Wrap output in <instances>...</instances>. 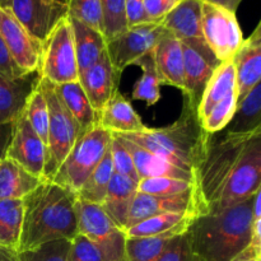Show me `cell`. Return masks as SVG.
Masks as SVG:
<instances>
[{
    "instance_id": "obj_1",
    "label": "cell",
    "mask_w": 261,
    "mask_h": 261,
    "mask_svg": "<svg viewBox=\"0 0 261 261\" xmlns=\"http://www.w3.org/2000/svg\"><path fill=\"white\" fill-rule=\"evenodd\" d=\"M252 198L194 219L185 234L198 261L240 260L251 244Z\"/></svg>"
},
{
    "instance_id": "obj_2",
    "label": "cell",
    "mask_w": 261,
    "mask_h": 261,
    "mask_svg": "<svg viewBox=\"0 0 261 261\" xmlns=\"http://www.w3.org/2000/svg\"><path fill=\"white\" fill-rule=\"evenodd\" d=\"M23 200V223L17 252L78 234L76 195L53 181H42Z\"/></svg>"
},
{
    "instance_id": "obj_3",
    "label": "cell",
    "mask_w": 261,
    "mask_h": 261,
    "mask_svg": "<svg viewBox=\"0 0 261 261\" xmlns=\"http://www.w3.org/2000/svg\"><path fill=\"white\" fill-rule=\"evenodd\" d=\"M121 137L188 171L195 176V180L211 139L199 121L196 107L185 96L182 112L173 124L157 129L147 127L140 133Z\"/></svg>"
},
{
    "instance_id": "obj_4",
    "label": "cell",
    "mask_w": 261,
    "mask_h": 261,
    "mask_svg": "<svg viewBox=\"0 0 261 261\" xmlns=\"http://www.w3.org/2000/svg\"><path fill=\"white\" fill-rule=\"evenodd\" d=\"M261 129L247 134L224 133L219 138L211 135L205 157L196 175V198L201 214L209 213L216 205L227 178L250 140Z\"/></svg>"
},
{
    "instance_id": "obj_5",
    "label": "cell",
    "mask_w": 261,
    "mask_h": 261,
    "mask_svg": "<svg viewBox=\"0 0 261 261\" xmlns=\"http://www.w3.org/2000/svg\"><path fill=\"white\" fill-rule=\"evenodd\" d=\"M111 138L99 125L81 134L51 181L76 195L109 150Z\"/></svg>"
},
{
    "instance_id": "obj_6",
    "label": "cell",
    "mask_w": 261,
    "mask_h": 261,
    "mask_svg": "<svg viewBox=\"0 0 261 261\" xmlns=\"http://www.w3.org/2000/svg\"><path fill=\"white\" fill-rule=\"evenodd\" d=\"M40 88L47 102L50 114L43 180L51 181L82 133L79 125L56 93L54 84L40 78Z\"/></svg>"
},
{
    "instance_id": "obj_7",
    "label": "cell",
    "mask_w": 261,
    "mask_h": 261,
    "mask_svg": "<svg viewBox=\"0 0 261 261\" xmlns=\"http://www.w3.org/2000/svg\"><path fill=\"white\" fill-rule=\"evenodd\" d=\"M75 213L78 233L96 245L105 261H124L126 234L101 205L76 198Z\"/></svg>"
},
{
    "instance_id": "obj_8",
    "label": "cell",
    "mask_w": 261,
    "mask_h": 261,
    "mask_svg": "<svg viewBox=\"0 0 261 261\" xmlns=\"http://www.w3.org/2000/svg\"><path fill=\"white\" fill-rule=\"evenodd\" d=\"M38 73L41 78L54 86L78 81L79 69L69 18L61 20L42 43Z\"/></svg>"
},
{
    "instance_id": "obj_9",
    "label": "cell",
    "mask_w": 261,
    "mask_h": 261,
    "mask_svg": "<svg viewBox=\"0 0 261 261\" xmlns=\"http://www.w3.org/2000/svg\"><path fill=\"white\" fill-rule=\"evenodd\" d=\"M201 36L221 63L231 61L244 42L236 13L201 0Z\"/></svg>"
},
{
    "instance_id": "obj_10",
    "label": "cell",
    "mask_w": 261,
    "mask_h": 261,
    "mask_svg": "<svg viewBox=\"0 0 261 261\" xmlns=\"http://www.w3.org/2000/svg\"><path fill=\"white\" fill-rule=\"evenodd\" d=\"M260 175L261 133H257L245 148L211 212L222 211L252 198L260 190Z\"/></svg>"
},
{
    "instance_id": "obj_11",
    "label": "cell",
    "mask_w": 261,
    "mask_h": 261,
    "mask_svg": "<svg viewBox=\"0 0 261 261\" xmlns=\"http://www.w3.org/2000/svg\"><path fill=\"white\" fill-rule=\"evenodd\" d=\"M166 28L161 22L129 27L117 37L106 42V51L110 61L117 74H121L126 66L150 53L157 45Z\"/></svg>"
},
{
    "instance_id": "obj_12",
    "label": "cell",
    "mask_w": 261,
    "mask_h": 261,
    "mask_svg": "<svg viewBox=\"0 0 261 261\" xmlns=\"http://www.w3.org/2000/svg\"><path fill=\"white\" fill-rule=\"evenodd\" d=\"M184 56V96L198 109L201 94L212 74L221 65L213 51L208 47L203 38L180 40Z\"/></svg>"
},
{
    "instance_id": "obj_13",
    "label": "cell",
    "mask_w": 261,
    "mask_h": 261,
    "mask_svg": "<svg viewBox=\"0 0 261 261\" xmlns=\"http://www.w3.org/2000/svg\"><path fill=\"white\" fill-rule=\"evenodd\" d=\"M0 36L13 61L23 73L40 70L42 43L18 22L9 8H0Z\"/></svg>"
},
{
    "instance_id": "obj_14",
    "label": "cell",
    "mask_w": 261,
    "mask_h": 261,
    "mask_svg": "<svg viewBox=\"0 0 261 261\" xmlns=\"http://www.w3.org/2000/svg\"><path fill=\"white\" fill-rule=\"evenodd\" d=\"M10 12L41 43L68 18V5L56 0H10Z\"/></svg>"
},
{
    "instance_id": "obj_15",
    "label": "cell",
    "mask_w": 261,
    "mask_h": 261,
    "mask_svg": "<svg viewBox=\"0 0 261 261\" xmlns=\"http://www.w3.org/2000/svg\"><path fill=\"white\" fill-rule=\"evenodd\" d=\"M7 158L13 160L33 176L43 180L46 145L33 132L24 112L14 121V129L7 150Z\"/></svg>"
},
{
    "instance_id": "obj_16",
    "label": "cell",
    "mask_w": 261,
    "mask_h": 261,
    "mask_svg": "<svg viewBox=\"0 0 261 261\" xmlns=\"http://www.w3.org/2000/svg\"><path fill=\"white\" fill-rule=\"evenodd\" d=\"M194 212L200 216L196 191L171 196H155L138 193L130 208L125 228L137 224L149 217L165 213H185Z\"/></svg>"
},
{
    "instance_id": "obj_17",
    "label": "cell",
    "mask_w": 261,
    "mask_h": 261,
    "mask_svg": "<svg viewBox=\"0 0 261 261\" xmlns=\"http://www.w3.org/2000/svg\"><path fill=\"white\" fill-rule=\"evenodd\" d=\"M119 78L120 74L115 71L107 51H105L101 59L93 66L79 74L78 82L96 112L97 120L103 107L111 98L115 89L117 88Z\"/></svg>"
},
{
    "instance_id": "obj_18",
    "label": "cell",
    "mask_w": 261,
    "mask_h": 261,
    "mask_svg": "<svg viewBox=\"0 0 261 261\" xmlns=\"http://www.w3.org/2000/svg\"><path fill=\"white\" fill-rule=\"evenodd\" d=\"M236 73L237 102L241 101L261 79V23L244 40L232 59Z\"/></svg>"
},
{
    "instance_id": "obj_19",
    "label": "cell",
    "mask_w": 261,
    "mask_h": 261,
    "mask_svg": "<svg viewBox=\"0 0 261 261\" xmlns=\"http://www.w3.org/2000/svg\"><path fill=\"white\" fill-rule=\"evenodd\" d=\"M40 78L38 71L17 78L0 73V124L15 121L24 112L28 98L37 88Z\"/></svg>"
},
{
    "instance_id": "obj_20",
    "label": "cell",
    "mask_w": 261,
    "mask_h": 261,
    "mask_svg": "<svg viewBox=\"0 0 261 261\" xmlns=\"http://www.w3.org/2000/svg\"><path fill=\"white\" fill-rule=\"evenodd\" d=\"M153 59L161 84L176 87L184 92L185 82L181 41L166 30L153 48Z\"/></svg>"
},
{
    "instance_id": "obj_21",
    "label": "cell",
    "mask_w": 261,
    "mask_h": 261,
    "mask_svg": "<svg viewBox=\"0 0 261 261\" xmlns=\"http://www.w3.org/2000/svg\"><path fill=\"white\" fill-rule=\"evenodd\" d=\"M97 124L111 134L117 135L140 133L147 129L139 115L133 109L132 103L117 88L99 114Z\"/></svg>"
},
{
    "instance_id": "obj_22",
    "label": "cell",
    "mask_w": 261,
    "mask_h": 261,
    "mask_svg": "<svg viewBox=\"0 0 261 261\" xmlns=\"http://www.w3.org/2000/svg\"><path fill=\"white\" fill-rule=\"evenodd\" d=\"M119 137L121 142L124 143L125 147H126V149L129 150L130 154H132L139 181L143 180V178L149 177H171L177 178V180L193 181V182L196 184L195 176L191 175L190 172L172 165L168 161H166L165 158L149 152L145 148L125 139L121 135H119Z\"/></svg>"
},
{
    "instance_id": "obj_23",
    "label": "cell",
    "mask_w": 261,
    "mask_h": 261,
    "mask_svg": "<svg viewBox=\"0 0 261 261\" xmlns=\"http://www.w3.org/2000/svg\"><path fill=\"white\" fill-rule=\"evenodd\" d=\"M198 213H165L149 217L124 229L126 237H177L185 233Z\"/></svg>"
},
{
    "instance_id": "obj_24",
    "label": "cell",
    "mask_w": 261,
    "mask_h": 261,
    "mask_svg": "<svg viewBox=\"0 0 261 261\" xmlns=\"http://www.w3.org/2000/svg\"><path fill=\"white\" fill-rule=\"evenodd\" d=\"M137 194V181L120 173H114L101 206L120 228L125 229L126 227L130 208Z\"/></svg>"
},
{
    "instance_id": "obj_25",
    "label": "cell",
    "mask_w": 261,
    "mask_h": 261,
    "mask_svg": "<svg viewBox=\"0 0 261 261\" xmlns=\"http://www.w3.org/2000/svg\"><path fill=\"white\" fill-rule=\"evenodd\" d=\"M161 23L178 40L203 38L201 0H181Z\"/></svg>"
},
{
    "instance_id": "obj_26",
    "label": "cell",
    "mask_w": 261,
    "mask_h": 261,
    "mask_svg": "<svg viewBox=\"0 0 261 261\" xmlns=\"http://www.w3.org/2000/svg\"><path fill=\"white\" fill-rule=\"evenodd\" d=\"M69 20L73 30L74 48L81 74L88 70L101 59L106 51V40L101 32L83 24L79 20L73 18H69Z\"/></svg>"
},
{
    "instance_id": "obj_27",
    "label": "cell",
    "mask_w": 261,
    "mask_h": 261,
    "mask_svg": "<svg viewBox=\"0 0 261 261\" xmlns=\"http://www.w3.org/2000/svg\"><path fill=\"white\" fill-rule=\"evenodd\" d=\"M236 91V73L233 61L222 63L212 74L196 109L199 121H203L217 103L231 92Z\"/></svg>"
},
{
    "instance_id": "obj_28",
    "label": "cell",
    "mask_w": 261,
    "mask_h": 261,
    "mask_svg": "<svg viewBox=\"0 0 261 261\" xmlns=\"http://www.w3.org/2000/svg\"><path fill=\"white\" fill-rule=\"evenodd\" d=\"M42 181L5 157L0 163V200L25 198Z\"/></svg>"
},
{
    "instance_id": "obj_29",
    "label": "cell",
    "mask_w": 261,
    "mask_h": 261,
    "mask_svg": "<svg viewBox=\"0 0 261 261\" xmlns=\"http://www.w3.org/2000/svg\"><path fill=\"white\" fill-rule=\"evenodd\" d=\"M55 87V91L58 96L60 97L61 102L66 107L76 124L81 127V133L88 132L97 124V115L94 112L93 107L89 103L83 88L78 81L71 82V83L59 84Z\"/></svg>"
},
{
    "instance_id": "obj_30",
    "label": "cell",
    "mask_w": 261,
    "mask_h": 261,
    "mask_svg": "<svg viewBox=\"0 0 261 261\" xmlns=\"http://www.w3.org/2000/svg\"><path fill=\"white\" fill-rule=\"evenodd\" d=\"M261 129V83L256 84L241 101L237 102L233 117L224 133L247 134Z\"/></svg>"
},
{
    "instance_id": "obj_31",
    "label": "cell",
    "mask_w": 261,
    "mask_h": 261,
    "mask_svg": "<svg viewBox=\"0 0 261 261\" xmlns=\"http://www.w3.org/2000/svg\"><path fill=\"white\" fill-rule=\"evenodd\" d=\"M23 200H0V246L18 251L22 233Z\"/></svg>"
},
{
    "instance_id": "obj_32",
    "label": "cell",
    "mask_w": 261,
    "mask_h": 261,
    "mask_svg": "<svg viewBox=\"0 0 261 261\" xmlns=\"http://www.w3.org/2000/svg\"><path fill=\"white\" fill-rule=\"evenodd\" d=\"M114 166H112L111 153H110V148L98 163L93 172L91 173L81 190L76 194V198L81 200L88 201V203L97 204L101 205L103 203V199L106 196L107 190H109L110 182L114 176Z\"/></svg>"
},
{
    "instance_id": "obj_33",
    "label": "cell",
    "mask_w": 261,
    "mask_h": 261,
    "mask_svg": "<svg viewBox=\"0 0 261 261\" xmlns=\"http://www.w3.org/2000/svg\"><path fill=\"white\" fill-rule=\"evenodd\" d=\"M134 65H139L143 69V75L135 83L133 98L145 102L148 107L153 106L161 99V82L155 70L153 50L138 59Z\"/></svg>"
},
{
    "instance_id": "obj_34",
    "label": "cell",
    "mask_w": 261,
    "mask_h": 261,
    "mask_svg": "<svg viewBox=\"0 0 261 261\" xmlns=\"http://www.w3.org/2000/svg\"><path fill=\"white\" fill-rule=\"evenodd\" d=\"M175 237H127L124 261H158Z\"/></svg>"
},
{
    "instance_id": "obj_35",
    "label": "cell",
    "mask_w": 261,
    "mask_h": 261,
    "mask_svg": "<svg viewBox=\"0 0 261 261\" xmlns=\"http://www.w3.org/2000/svg\"><path fill=\"white\" fill-rule=\"evenodd\" d=\"M24 115L33 132L41 138L45 145H47L50 114H48L47 102H46L45 96L40 88V82H38L37 88L32 92V94L28 98L24 109Z\"/></svg>"
},
{
    "instance_id": "obj_36",
    "label": "cell",
    "mask_w": 261,
    "mask_h": 261,
    "mask_svg": "<svg viewBox=\"0 0 261 261\" xmlns=\"http://www.w3.org/2000/svg\"><path fill=\"white\" fill-rule=\"evenodd\" d=\"M196 191V184L193 181L177 180L171 177L143 178L138 182V193L155 196H171Z\"/></svg>"
},
{
    "instance_id": "obj_37",
    "label": "cell",
    "mask_w": 261,
    "mask_h": 261,
    "mask_svg": "<svg viewBox=\"0 0 261 261\" xmlns=\"http://www.w3.org/2000/svg\"><path fill=\"white\" fill-rule=\"evenodd\" d=\"M102 35L110 41L127 30L125 15V0H101Z\"/></svg>"
},
{
    "instance_id": "obj_38",
    "label": "cell",
    "mask_w": 261,
    "mask_h": 261,
    "mask_svg": "<svg viewBox=\"0 0 261 261\" xmlns=\"http://www.w3.org/2000/svg\"><path fill=\"white\" fill-rule=\"evenodd\" d=\"M237 107V91L231 92L219 103L212 109L208 116L200 122L203 129L209 135H216L223 132L233 117Z\"/></svg>"
},
{
    "instance_id": "obj_39",
    "label": "cell",
    "mask_w": 261,
    "mask_h": 261,
    "mask_svg": "<svg viewBox=\"0 0 261 261\" xmlns=\"http://www.w3.org/2000/svg\"><path fill=\"white\" fill-rule=\"evenodd\" d=\"M68 17L102 33L101 0H68Z\"/></svg>"
},
{
    "instance_id": "obj_40",
    "label": "cell",
    "mask_w": 261,
    "mask_h": 261,
    "mask_svg": "<svg viewBox=\"0 0 261 261\" xmlns=\"http://www.w3.org/2000/svg\"><path fill=\"white\" fill-rule=\"evenodd\" d=\"M70 240H55L36 249L18 252L19 261H68Z\"/></svg>"
},
{
    "instance_id": "obj_41",
    "label": "cell",
    "mask_w": 261,
    "mask_h": 261,
    "mask_svg": "<svg viewBox=\"0 0 261 261\" xmlns=\"http://www.w3.org/2000/svg\"><path fill=\"white\" fill-rule=\"evenodd\" d=\"M110 153H111L112 166H114L115 172L120 173L122 176H126V177L139 182V177H138L132 154L126 149L124 143L121 142L119 135L112 134L111 144H110Z\"/></svg>"
},
{
    "instance_id": "obj_42",
    "label": "cell",
    "mask_w": 261,
    "mask_h": 261,
    "mask_svg": "<svg viewBox=\"0 0 261 261\" xmlns=\"http://www.w3.org/2000/svg\"><path fill=\"white\" fill-rule=\"evenodd\" d=\"M68 261H105L93 242L82 234H76L70 244Z\"/></svg>"
},
{
    "instance_id": "obj_43",
    "label": "cell",
    "mask_w": 261,
    "mask_h": 261,
    "mask_svg": "<svg viewBox=\"0 0 261 261\" xmlns=\"http://www.w3.org/2000/svg\"><path fill=\"white\" fill-rule=\"evenodd\" d=\"M158 261H198V259L191 251L186 234L184 233L172 239Z\"/></svg>"
},
{
    "instance_id": "obj_44",
    "label": "cell",
    "mask_w": 261,
    "mask_h": 261,
    "mask_svg": "<svg viewBox=\"0 0 261 261\" xmlns=\"http://www.w3.org/2000/svg\"><path fill=\"white\" fill-rule=\"evenodd\" d=\"M125 15L127 28L154 23V20H152V18L148 15L143 0H125Z\"/></svg>"
},
{
    "instance_id": "obj_45",
    "label": "cell",
    "mask_w": 261,
    "mask_h": 261,
    "mask_svg": "<svg viewBox=\"0 0 261 261\" xmlns=\"http://www.w3.org/2000/svg\"><path fill=\"white\" fill-rule=\"evenodd\" d=\"M148 15L154 22H162L163 18L181 2V0H143Z\"/></svg>"
},
{
    "instance_id": "obj_46",
    "label": "cell",
    "mask_w": 261,
    "mask_h": 261,
    "mask_svg": "<svg viewBox=\"0 0 261 261\" xmlns=\"http://www.w3.org/2000/svg\"><path fill=\"white\" fill-rule=\"evenodd\" d=\"M0 73L7 76H12V78L25 75L13 61L12 56L8 53V48L5 46L4 41H3L2 36H0Z\"/></svg>"
},
{
    "instance_id": "obj_47",
    "label": "cell",
    "mask_w": 261,
    "mask_h": 261,
    "mask_svg": "<svg viewBox=\"0 0 261 261\" xmlns=\"http://www.w3.org/2000/svg\"><path fill=\"white\" fill-rule=\"evenodd\" d=\"M13 129H14V121L0 124V163L7 157V150L12 139Z\"/></svg>"
},
{
    "instance_id": "obj_48",
    "label": "cell",
    "mask_w": 261,
    "mask_h": 261,
    "mask_svg": "<svg viewBox=\"0 0 261 261\" xmlns=\"http://www.w3.org/2000/svg\"><path fill=\"white\" fill-rule=\"evenodd\" d=\"M252 217H254V221L261 219V189L255 193L252 198Z\"/></svg>"
},
{
    "instance_id": "obj_49",
    "label": "cell",
    "mask_w": 261,
    "mask_h": 261,
    "mask_svg": "<svg viewBox=\"0 0 261 261\" xmlns=\"http://www.w3.org/2000/svg\"><path fill=\"white\" fill-rule=\"evenodd\" d=\"M0 261H19L18 252L14 250L7 249L4 246H0Z\"/></svg>"
},
{
    "instance_id": "obj_50",
    "label": "cell",
    "mask_w": 261,
    "mask_h": 261,
    "mask_svg": "<svg viewBox=\"0 0 261 261\" xmlns=\"http://www.w3.org/2000/svg\"><path fill=\"white\" fill-rule=\"evenodd\" d=\"M208 2L214 3V4H218L221 5V7L226 8V9L232 10V12L236 13L237 7H239V4L242 2V0H208Z\"/></svg>"
},
{
    "instance_id": "obj_51",
    "label": "cell",
    "mask_w": 261,
    "mask_h": 261,
    "mask_svg": "<svg viewBox=\"0 0 261 261\" xmlns=\"http://www.w3.org/2000/svg\"><path fill=\"white\" fill-rule=\"evenodd\" d=\"M10 0H0V8H9Z\"/></svg>"
},
{
    "instance_id": "obj_52",
    "label": "cell",
    "mask_w": 261,
    "mask_h": 261,
    "mask_svg": "<svg viewBox=\"0 0 261 261\" xmlns=\"http://www.w3.org/2000/svg\"><path fill=\"white\" fill-rule=\"evenodd\" d=\"M56 2H59V3H63V4H66V3H68V0H56Z\"/></svg>"
},
{
    "instance_id": "obj_53",
    "label": "cell",
    "mask_w": 261,
    "mask_h": 261,
    "mask_svg": "<svg viewBox=\"0 0 261 261\" xmlns=\"http://www.w3.org/2000/svg\"><path fill=\"white\" fill-rule=\"evenodd\" d=\"M245 261H260V260H245Z\"/></svg>"
}]
</instances>
